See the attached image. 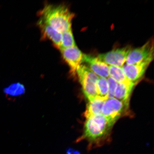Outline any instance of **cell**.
I'll list each match as a JSON object with an SVG mask.
<instances>
[{
    "label": "cell",
    "mask_w": 154,
    "mask_h": 154,
    "mask_svg": "<svg viewBox=\"0 0 154 154\" xmlns=\"http://www.w3.org/2000/svg\"><path fill=\"white\" fill-rule=\"evenodd\" d=\"M114 124L102 114L86 119L83 134L78 142L87 140L88 150L100 147L105 143L108 134Z\"/></svg>",
    "instance_id": "cell-1"
},
{
    "label": "cell",
    "mask_w": 154,
    "mask_h": 154,
    "mask_svg": "<svg viewBox=\"0 0 154 154\" xmlns=\"http://www.w3.org/2000/svg\"><path fill=\"white\" fill-rule=\"evenodd\" d=\"M38 15L40 18L61 33L72 29L74 14L66 5H46Z\"/></svg>",
    "instance_id": "cell-2"
},
{
    "label": "cell",
    "mask_w": 154,
    "mask_h": 154,
    "mask_svg": "<svg viewBox=\"0 0 154 154\" xmlns=\"http://www.w3.org/2000/svg\"><path fill=\"white\" fill-rule=\"evenodd\" d=\"M79 80L84 95L91 101L97 96V83L99 77L86 65L82 64L77 69Z\"/></svg>",
    "instance_id": "cell-3"
},
{
    "label": "cell",
    "mask_w": 154,
    "mask_h": 154,
    "mask_svg": "<svg viewBox=\"0 0 154 154\" xmlns=\"http://www.w3.org/2000/svg\"><path fill=\"white\" fill-rule=\"evenodd\" d=\"M132 49L131 46H128L100 54L97 57L107 65L121 67L126 62L127 57Z\"/></svg>",
    "instance_id": "cell-4"
},
{
    "label": "cell",
    "mask_w": 154,
    "mask_h": 154,
    "mask_svg": "<svg viewBox=\"0 0 154 154\" xmlns=\"http://www.w3.org/2000/svg\"><path fill=\"white\" fill-rule=\"evenodd\" d=\"M128 107V105L115 98H108L105 102L102 113L109 120L115 123Z\"/></svg>",
    "instance_id": "cell-5"
},
{
    "label": "cell",
    "mask_w": 154,
    "mask_h": 154,
    "mask_svg": "<svg viewBox=\"0 0 154 154\" xmlns=\"http://www.w3.org/2000/svg\"><path fill=\"white\" fill-rule=\"evenodd\" d=\"M153 58V40H151L141 47L132 49L127 57L126 62L128 64H134Z\"/></svg>",
    "instance_id": "cell-6"
},
{
    "label": "cell",
    "mask_w": 154,
    "mask_h": 154,
    "mask_svg": "<svg viewBox=\"0 0 154 154\" xmlns=\"http://www.w3.org/2000/svg\"><path fill=\"white\" fill-rule=\"evenodd\" d=\"M153 59H150L134 64L125 63L121 68L127 78L135 84L143 77Z\"/></svg>",
    "instance_id": "cell-7"
},
{
    "label": "cell",
    "mask_w": 154,
    "mask_h": 154,
    "mask_svg": "<svg viewBox=\"0 0 154 154\" xmlns=\"http://www.w3.org/2000/svg\"><path fill=\"white\" fill-rule=\"evenodd\" d=\"M60 50L63 60L70 67L71 73L75 74L77 69L83 63L84 54L76 45Z\"/></svg>",
    "instance_id": "cell-8"
},
{
    "label": "cell",
    "mask_w": 154,
    "mask_h": 154,
    "mask_svg": "<svg viewBox=\"0 0 154 154\" xmlns=\"http://www.w3.org/2000/svg\"><path fill=\"white\" fill-rule=\"evenodd\" d=\"M85 63L89 68L101 78H108L109 77L108 65L103 62L97 57L90 55L84 54L83 63Z\"/></svg>",
    "instance_id": "cell-9"
},
{
    "label": "cell",
    "mask_w": 154,
    "mask_h": 154,
    "mask_svg": "<svg viewBox=\"0 0 154 154\" xmlns=\"http://www.w3.org/2000/svg\"><path fill=\"white\" fill-rule=\"evenodd\" d=\"M37 24L41 30L43 37L51 40L56 48L60 49L62 36L61 32L41 18L38 21Z\"/></svg>",
    "instance_id": "cell-10"
},
{
    "label": "cell",
    "mask_w": 154,
    "mask_h": 154,
    "mask_svg": "<svg viewBox=\"0 0 154 154\" xmlns=\"http://www.w3.org/2000/svg\"><path fill=\"white\" fill-rule=\"evenodd\" d=\"M135 84L131 81L117 84L115 97L116 99L128 105L129 98Z\"/></svg>",
    "instance_id": "cell-11"
},
{
    "label": "cell",
    "mask_w": 154,
    "mask_h": 154,
    "mask_svg": "<svg viewBox=\"0 0 154 154\" xmlns=\"http://www.w3.org/2000/svg\"><path fill=\"white\" fill-rule=\"evenodd\" d=\"M105 100L99 97L90 101L87 105L85 117L88 119L94 116L102 114V109Z\"/></svg>",
    "instance_id": "cell-12"
},
{
    "label": "cell",
    "mask_w": 154,
    "mask_h": 154,
    "mask_svg": "<svg viewBox=\"0 0 154 154\" xmlns=\"http://www.w3.org/2000/svg\"><path fill=\"white\" fill-rule=\"evenodd\" d=\"M109 76L117 83H126L130 81L127 78L121 67L109 66Z\"/></svg>",
    "instance_id": "cell-13"
},
{
    "label": "cell",
    "mask_w": 154,
    "mask_h": 154,
    "mask_svg": "<svg viewBox=\"0 0 154 154\" xmlns=\"http://www.w3.org/2000/svg\"><path fill=\"white\" fill-rule=\"evenodd\" d=\"M108 93V84L107 79L103 78H99L97 83V97L103 100H106Z\"/></svg>",
    "instance_id": "cell-14"
},
{
    "label": "cell",
    "mask_w": 154,
    "mask_h": 154,
    "mask_svg": "<svg viewBox=\"0 0 154 154\" xmlns=\"http://www.w3.org/2000/svg\"><path fill=\"white\" fill-rule=\"evenodd\" d=\"M61 45L60 49H65L76 46L72 29L61 33Z\"/></svg>",
    "instance_id": "cell-15"
},
{
    "label": "cell",
    "mask_w": 154,
    "mask_h": 154,
    "mask_svg": "<svg viewBox=\"0 0 154 154\" xmlns=\"http://www.w3.org/2000/svg\"><path fill=\"white\" fill-rule=\"evenodd\" d=\"M25 88L23 85L19 83L11 84L4 90L6 94L11 96H17L24 93Z\"/></svg>",
    "instance_id": "cell-16"
},
{
    "label": "cell",
    "mask_w": 154,
    "mask_h": 154,
    "mask_svg": "<svg viewBox=\"0 0 154 154\" xmlns=\"http://www.w3.org/2000/svg\"><path fill=\"white\" fill-rule=\"evenodd\" d=\"M107 79L108 84V98H113L115 97L116 90L118 83L110 76Z\"/></svg>",
    "instance_id": "cell-17"
}]
</instances>
